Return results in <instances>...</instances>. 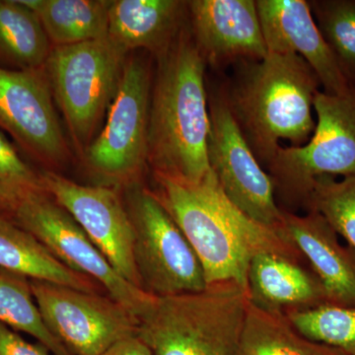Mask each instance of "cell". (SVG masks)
Listing matches in <instances>:
<instances>
[{
	"instance_id": "cell-1",
	"label": "cell",
	"mask_w": 355,
	"mask_h": 355,
	"mask_svg": "<svg viewBox=\"0 0 355 355\" xmlns=\"http://www.w3.org/2000/svg\"><path fill=\"white\" fill-rule=\"evenodd\" d=\"M154 180V195L197 254L207 286L235 282L247 292L250 261L261 252L303 258L291 242L233 205L214 172L198 182L159 174Z\"/></svg>"
},
{
	"instance_id": "cell-2",
	"label": "cell",
	"mask_w": 355,
	"mask_h": 355,
	"mask_svg": "<svg viewBox=\"0 0 355 355\" xmlns=\"http://www.w3.org/2000/svg\"><path fill=\"white\" fill-rule=\"evenodd\" d=\"M157 60L149 109L148 165L154 174L200 181L212 171L207 62L184 27Z\"/></svg>"
},
{
	"instance_id": "cell-3",
	"label": "cell",
	"mask_w": 355,
	"mask_h": 355,
	"mask_svg": "<svg viewBox=\"0 0 355 355\" xmlns=\"http://www.w3.org/2000/svg\"><path fill=\"white\" fill-rule=\"evenodd\" d=\"M321 85L314 70L294 53H268L246 62L225 92L229 108L260 164L272 160L280 140L302 146L316 128L314 100Z\"/></svg>"
},
{
	"instance_id": "cell-4",
	"label": "cell",
	"mask_w": 355,
	"mask_h": 355,
	"mask_svg": "<svg viewBox=\"0 0 355 355\" xmlns=\"http://www.w3.org/2000/svg\"><path fill=\"white\" fill-rule=\"evenodd\" d=\"M248 305L247 292L235 282L156 297L137 336L153 355H239Z\"/></svg>"
},
{
	"instance_id": "cell-5",
	"label": "cell",
	"mask_w": 355,
	"mask_h": 355,
	"mask_svg": "<svg viewBox=\"0 0 355 355\" xmlns=\"http://www.w3.org/2000/svg\"><path fill=\"white\" fill-rule=\"evenodd\" d=\"M127 55L109 38L51 48L44 70L53 99L81 155L108 113Z\"/></svg>"
},
{
	"instance_id": "cell-6",
	"label": "cell",
	"mask_w": 355,
	"mask_h": 355,
	"mask_svg": "<svg viewBox=\"0 0 355 355\" xmlns=\"http://www.w3.org/2000/svg\"><path fill=\"white\" fill-rule=\"evenodd\" d=\"M317 123L302 146H279L266 166L275 193L306 207L318 178L355 176V89L347 96L317 93Z\"/></svg>"
},
{
	"instance_id": "cell-7",
	"label": "cell",
	"mask_w": 355,
	"mask_h": 355,
	"mask_svg": "<svg viewBox=\"0 0 355 355\" xmlns=\"http://www.w3.org/2000/svg\"><path fill=\"white\" fill-rule=\"evenodd\" d=\"M153 76L146 60H127L104 127L84 153L102 186L137 184L148 165V127Z\"/></svg>"
},
{
	"instance_id": "cell-8",
	"label": "cell",
	"mask_w": 355,
	"mask_h": 355,
	"mask_svg": "<svg viewBox=\"0 0 355 355\" xmlns=\"http://www.w3.org/2000/svg\"><path fill=\"white\" fill-rule=\"evenodd\" d=\"M123 202L135 231V260L142 288L155 297L207 288L200 259L153 191L133 184Z\"/></svg>"
},
{
	"instance_id": "cell-9",
	"label": "cell",
	"mask_w": 355,
	"mask_h": 355,
	"mask_svg": "<svg viewBox=\"0 0 355 355\" xmlns=\"http://www.w3.org/2000/svg\"><path fill=\"white\" fill-rule=\"evenodd\" d=\"M12 217L62 263L97 282L139 321L153 308L155 296L123 279L69 212L48 193L22 203Z\"/></svg>"
},
{
	"instance_id": "cell-10",
	"label": "cell",
	"mask_w": 355,
	"mask_h": 355,
	"mask_svg": "<svg viewBox=\"0 0 355 355\" xmlns=\"http://www.w3.org/2000/svg\"><path fill=\"white\" fill-rule=\"evenodd\" d=\"M207 155L222 191L250 218L280 235L282 209L272 178L261 167L229 108L224 91L209 99Z\"/></svg>"
},
{
	"instance_id": "cell-11",
	"label": "cell",
	"mask_w": 355,
	"mask_h": 355,
	"mask_svg": "<svg viewBox=\"0 0 355 355\" xmlns=\"http://www.w3.org/2000/svg\"><path fill=\"white\" fill-rule=\"evenodd\" d=\"M44 323L71 355H101L137 335L139 321L113 298L31 280Z\"/></svg>"
},
{
	"instance_id": "cell-12",
	"label": "cell",
	"mask_w": 355,
	"mask_h": 355,
	"mask_svg": "<svg viewBox=\"0 0 355 355\" xmlns=\"http://www.w3.org/2000/svg\"><path fill=\"white\" fill-rule=\"evenodd\" d=\"M0 128L43 164L60 167L67 162L69 144L44 67L29 70L0 67Z\"/></svg>"
},
{
	"instance_id": "cell-13",
	"label": "cell",
	"mask_w": 355,
	"mask_h": 355,
	"mask_svg": "<svg viewBox=\"0 0 355 355\" xmlns=\"http://www.w3.org/2000/svg\"><path fill=\"white\" fill-rule=\"evenodd\" d=\"M41 176L46 193L69 212L114 270L144 289L135 265V231L118 189L83 186L53 171Z\"/></svg>"
},
{
	"instance_id": "cell-14",
	"label": "cell",
	"mask_w": 355,
	"mask_h": 355,
	"mask_svg": "<svg viewBox=\"0 0 355 355\" xmlns=\"http://www.w3.org/2000/svg\"><path fill=\"white\" fill-rule=\"evenodd\" d=\"M268 53H294L314 70L327 94L347 96L354 86L343 74L304 0L256 1Z\"/></svg>"
},
{
	"instance_id": "cell-15",
	"label": "cell",
	"mask_w": 355,
	"mask_h": 355,
	"mask_svg": "<svg viewBox=\"0 0 355 355\" xmlns=\"http://www.w3.org/2000/svg\"><path fill=\"white\" fill-rule=\"evenodd\" d=\"M187 8L207 64L258 62L268 55L254 0H191Z\"/></svg>"
},
{
	"instance_id": "cell-16",
	"label": "cell",
	"mask_w": 355,
	"mask_h": 355,
	"mask_svg": "<svg viewBox=\"0 0 355 355\" xmlns=\"http://www.w3.org/2000/svg\"><path fill=\"white\" fill-rule=\"evenodd\" d=\"M280 236L291 242L321 280L331 304L355 306V251L345 246L319 212L282 209Z\"/></svg>"
},
{
	"instance_id": "cell-17",
	"label": "cell",
	"mask_w": 355,
	"mask_h": 355,
	"mask_svg": "<svg viewBox=\"0 0 355 355\" xmlns=\"http://www.w3.org/2000/svg\"><path fill=\"white\" fill-rule=\"evenodd\" d=\"M247 294L252 305L282 316L330 303L304 258L277 252H261L252 258Z\"/></svg>"
},
{
	"instance_id": "cell-18",
	"label": "cell",
	"mask_w": 355,
	"mask_h": 355,
	"mask_svg": "<svg viewBox=\"0 0 355 355\" xmlns=\"http://www.w3.org/2000/svg\"><path fill=\"white\" fill-rule=\"evenodd\" d=\"M186 9L179 0H112L108 38L128 53L144 49L158 57L181 30Z\"/></svg>"
},
{
	"instance_id": "cell-19",
	"label": "cell",
	"mask_w": 355,
	"mask_h": 355,
	"mask_svg": "<svg viewBox=\"0 0 355 355\" xmlns=\"http://www.w3.org/2000/svg\"><path fill=\"white\" fill-rule=\"evenodd\" d=\"M0 268L30 280L97 293L99 284L58 260L31 233L0 216Z\"/></svg>"
},
{
	"instance_id": "cell-20",
	"label": "cell",
	"mask_w": 355,
	"mask_h": 355,
	"mask_svg": "<svg viewBox=\"0 0 355 355\" xmlns=\"http://www.w3.org/2000/svg\"><path fill=\"white\" fill-rule=\"evenodd\" d=\"M38 16L51 46L108 38L112 0H20Z\"/></svg>"
},
{
	"instance_id": "cell-21",
	"label": "cell",
	"mask_w": 355,
	"mask_h": 355,
	"mask_svg": "<svg viewBox=\"0 0 355 355\" xmlns=\"http://www.w3.org/2000/svg\"><path fill=\"white\" fill-rule=\"evenodd\" d=\"M51 48L38 16L31 9L20 0H0V67L42 69Z\"/></svg>"
},
{
	"instance_id": "cell-22",
	"label": "cell",
	"mask_w": 355,
	"mask_h": 355,
	"mask_svg": "<svg viewBox=\"0 0 355 355\" xmlns=\"http://www.w3.org/2000/svg\"><path fill=\"white\" fill-rule=\"evenodd\" d=\"M239 355H347L313 342L294 329L286 316L261 310L249 302Z\"/></svg>"
},
{
	"instance_id": "cell-23",
	"label": "cell",
	"mask_w": 355,
	"mask_h": 355,
	"mask_svg": "<svg viewBox=\"0 0 355 355\" xmlns=\"http://www.w3.org/2000/svg\"><path fill=\"white\" fill-rule=\"evenodd\" d=\"M0 323L36 338L55 355H71L49 331L31 288V280L0 268Z\"/></svg>"
},
{
	"instance_id": "cell-24",
	"label": "cell",
	"mask_w": 355,
	"mask_h": 355,
	"mask_svg": "<svg viewBox=\"0 0 355 355\" xmlns=\"http://www.w3.org/2000/svg\"><path fill=\"white\" fill-rule=\"evenodd\" d=\"M286 317L305 338L345 354L355 355V306L327 303Z\"/></svg>"
},
{
	"instance_id": "cell-25",
	"label": "cell",
	"mask_w": 355,
	"mask_h": 355,
	"mask_svg": "<svg viewBox=\"0 0 355 355\" xmlns=\"http://www.w3.org/2000/svg\"><path fill=\"white\" fill-rule=\"evenodd\" d=\"M309 4L322 36L354 87L355 0H317Z\"/></svg>"
},
{
	"instance_id": "cell-26",
	"label": "cell",
	"mask_w": 355,
	"mask_h": 355,
	"mask_svg": "<svg viewBox=\"0 0 355 355\" xmlns=\"http://www.w3.org/2000/svg\"><path fill=\"white\" fill-rule=\"evenodd\" d=\"M306 209L319 212L355 251V176L318 178Z\"/></svg>"
},
{
	"instance_id": "cell-27",
	"label": "cell",
	"mask_w": 355,
	"mask_h": 355,
	"mask_svg": "<svg viewBox=\"0 0 355 355\" xmlns=\"http://www.w3.org/2000/svg\"><path fill=\"white\" fill-rule=\"evenodd\" d=\"M46 193L41 174L20 157L0 132V211L12 216L22 203Z\"/></svg>"
},
{
	"instance_id": "cell-28",
	"label": "cell",
	"mask_w": 355,
	"mask_h": 355,
	"mask_svg": "<svg viewBox=\"0 0 355 355\" xmlns=\"http://www.w3.org/2000/svg\"><path fill=\"white\" fill-rule=\"evenodd\" d=\"M43 345L27 342L12 329L0 323V355H50Z\"/></svg>"
},
{
	"instance_id": "cell-29",
	"label": "cell",
	"mask_w": 355,
	"mask_h": 355,
	"mask_svg": "<svg viewBox=\"0 0 355 355\" xmlns=\"http://www.w3.org/2000/svg\"><path fill=\"white\" fill-rule=\"evenodd\" d=\"M101 355H153V354L148 345L137 334L114 343Z\"/></svg>"
},
{
	"instance_id": "cell-30",
	"label": "cell",
	"mask_w": 355,
	"mask_h": 355,
	"mask_svg": "<svg viewBox=\"0 0 355 355\" xmlns=\"http://www.w3.org/2000/svg\"><path fill=\"white\" fill-rule=\"evenodd\" d=\"M354 89H355V85H354Z\"/></svg>"
}]
</instances>
